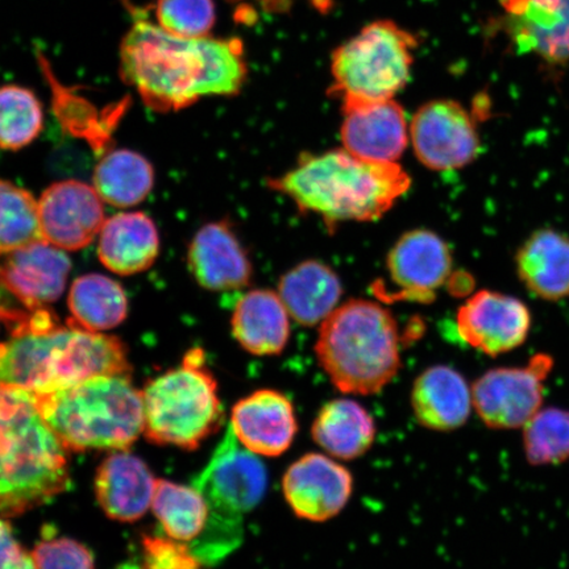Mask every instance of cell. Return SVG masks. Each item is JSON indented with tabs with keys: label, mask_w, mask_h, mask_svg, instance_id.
<instances>
[{
	"label": "cell",
	"mask_w": 569,
	"mask_h": 569,
	"mask_svg": "<svg viewBox=\"0 0 569 569\" xmlns=\"http://www.w3.org/2000/svg\"><path fill=\"white\" fill-rule=\"evenodd\" d=\"M34 569H96L92 553L69 538H47L32 552Z\"/></svg>",
	"instance_id": "35"
},
{
	"label": "cell",
	"mask_w": 569,
	"mask_h": 569,
	"mask_svg": "<svg viewBox=\"0 0 569 569\" xmlns=\"http://www.w3.org/2000/svg\"><path fill=\"white\" fill-rule=\"evenodd\" d=\"M410 183L397 162L367 161L346 149H333L303 154L296 168L270 180L269 188L333 229L345 222L380 219L408 193Z\"/></svg>",
	"instance_id": "3"
},
{
	"label": "cell",
	"mask_w": 569,
	"mask_h": 569,
	"mask_svg": "<svg viewBox=\"0 0 569 569\" xmlns=\"http://www.w3.org/2000/svg\"><path fill=\"white\" fill-rule=\"evenodd\" d=\"M410 138L418 160L440 172L469 166L481 149L473 117L450 99L423 104L412 118Z\"/></svg>",
	"instance_id": "11"
},
{
	"label": "cell",
	"mask_w": 569,
	"mask_h": 569,
	"mask_svg": "<svg viewBox=\"0 0 569 569\" xmlns=\"http://www.w3.org/2000/svg\"><path fill=\"white\" fill-rule=\"evenodd\" d=\"M154 173L151 163L141 154L118 149L98 162L94 189L103 202L116 208H132L151 193Z\"/></svg>",
	"instance_id": "28"
},
{
	"label": "cell",
	"mask_w": 569,
	"mask_h": 569,
	"mask_svg": "<svg viewBox=\"0 0 569 569\" xmlns=\"http://www.w3.org/2000/svg\"><path fill=\"white\" fill-rule=\"evenodd\" d=\"M158 487L151 469L130 452L112 453L99 466L96 479L97 500L107 517L122 522L144 516Z\"/></svg>",
	"instance_id": "20"
},
{
	"label": "cell",
	"mask_w": 569,
	"mask_h": 569,
	"mask_svg": "<svg viewBox=\"0 0 569 569\" xmlns=\"http://www.w3.org/2000/svg\"><path fill=\"white\" fill-rule=\"evenodd\" d=\"M69 488L67 448L42 418L36 395L0 387V515H24Z\"/></svg>",
	"instance_id": "4"
},
{
	"label": "cell",
	"mask_w": 569,
	"mask_h": 569,
	"mask_svg": "<svg viewBox=\"0 0 569 569\" xmlns=\"http://www.w3.org/2000/svg\"><path fill=\"white\" fill-rule=\"evenodd\" d=\"M158 24L181 38H203L216 24L212 0H159L156 7Z\"/></svg>",
	"instance_id": "34"
},
{
	"label": "cell",
	"mask_w": 569,
	"mask_h": 569,
	"mask_svg": "<svg viewBox=\"0 0 569 569\" xmlns=\"http://www.w3.org/2000/svg\"><path fill=\"white\" fill-rule=\"evenodd\" d=\"M416 47L393 21L368 24L332 54L330 91L343 107L390 101L409 82Z\"/></svg>",
	"instance_id": "9"
},
{
	"label": "cell",
	"mask_w": 569,
	"mask_h": 569,
	"mask_svg": "<svg viewBox=\"0 0 569 569\" xmlns=\"http://www.w3.org/2000/svg\"><path fill=\"white\" fill-rule=\"evenodd\" d=\"M0 343V387L51 393L102 375H130L122 341L69 322L60 326L44 309L18 318Z\"/></svg>",
	"instance_id": "2"
},
{
	"label": "cell",
	"mask_w": 569,
	"mask_h": 569,
	"mask_svg": "<svg viewBox=\"0 0 569 569\" xmlns=\"http://www.w3.org/2000/svg\"><path fill=\"white\" fill-rule=\"evenodd\" d=\"M24 551L12 536L11 526L0 519V569L18 559Z\"/></svg>",
	"instance_id": "38"
},
{
	"label": "cell",
	"mask_w": 569,
	"mask_h": 569,
	"mask_svg": "<svg viewBox=\"0 0 569 569\" xmlns=\"http://www.w3.org/2000/svg\"><path fill=\"white\" fill-rule=\"evenodd\" d=\"M38 206L42 240L66 252L89 247L107 220L103 199L81 181L51 184Z\"/></svg>",
	"instance_id": "13"
},
{
	"label": "cell",
	"mask_w": 569,
	"mask_h": 569,
	"mask_svg": "<svg viewBox=\"0 0 569 569\" xmlns=\"http://www.w3.org/2000/svg\"><path fill=\"white\" fill-rule=\"evenodd\" d=\"M152 509L167 537L188 545L202 536L210 517L209 503L196 487L167 480L158 481Z\"/></svg>",
	"instance_id": "29"
},
{
	"label": "cell",
	"mask_w": 569,
	"mask_h": 569,
	"mask_svg": "<svg viewBox=\"0 0 569 569\" xmlns=\"http://www.w3.org/2000/svg\"><path fill=\"white\" fill-rule=\"evenodd\" d=\"M522 431L523 452L530 466H558L569 460V410L542 408Z\"/></svg>",
	"instance_id": "31"
},
{
	"label": "cell",
	"mask_w": 569,
	"mask_h": 569,
	"mask_svg": "<svg viewBox=\"0 0 569 569\" xmlns=\"http://www.w3.org/2000/svg\"><path fill=\"white\" fill-rule=\"evenodd\" d=\"M188 258L191 274L206 289L238 290L251 282V260L223 222L203 226L191 240Z\"/></svg>",
	"instance_id": "19"
},
{
	"label": "cell",
	"mask_w": 569,
	"mask_h": 569,
	"mask_svg": "<svg viewBox=\"0 0 569 569\" xmlns=\"http://www.w3.org/2000/svg\"><path fill=\"white\" fill-rule=\"evenodd\" d=\"M0 317H2V312H0Z\"/></svg>",
	"instance_id": "41"
},
{
	"label": "cell",
	"mask_w": 569,
	"mask_h": 569,
	"mask_svg": "<svg viewBox=\"0 0 569 569\" xmlns=\"http://www.w3.org/2000/svg\"><path fill=\"white\" fill-rule=\"evenodd\" d=\"M230 427L241 446L267 458L288 451L298 432L293 402L273 389L241 398L232 408Z\"/></svg>",
	"instance_id": "17"
},
{
	"label": "cell",
	"mask_w": 569,
	"mask_h": 569,
	"mask_svg": "<svg viewBox=\"0 0 569 569\" xmlns=\"http://www.w3.org/2000/svg\"><path fill=\"white\" fill-rule=\"evenodd\" d=\"M68 305L70 322L91 332L111 330L123 323L128 315L126 291L102 274L78 277L71 284Z\"/></svg>",
	"instance_id": "27"
},
{
	"label": "cell",
	"mask_w": 569,
	"mask_h": 569,
	"mask_svg": "<svg viewBox=\"0 0 569 569\" xmlns=\"http://www.w3.org/2000/svg\"><path fill=\"white\" fill-rule=\"evenodd\" d=\"M531 326L528 305L493 290L469 297L457 316L460 338L490 358L518 350L529 339Z\"/></svg>",
	"instance_id": "12"
},
{
	"label": "cell",
	"mask_w": 569,
	"mask_h": 569,
	"mask_svg": "<svg viewBox=\"0 0 569 569\" xmlns=\"http://www.w3.org/2000/svg\"><path fill=\"white\" fill-rule=\"evenodd\" d=\"M289 312L279 296L270 290H252L234 306L233 338L256 356L280 355L290 338Z\"/></svg>",
	"instance_id": "24"
},
{
	"label": "cell",
	"mask_w": 569,
	"mask_h": 569,
	"mask_svg": "<svg viewBox=\"0 0 569 569\" xmlns=\"http://www.w3.org/2000/svg\"><path fill=\"white\" fill-rule=\"evenodd\" d=\"M352 475L339 462L320 453H306L288 468L282 492L297 517L325 522L338 516L350 501Z\"/></svg>",
	"instance_id": "15"
},
{
	"label": "cell",
	"mask_w": 569,
	"mask_h": 569,
	"mask_svg": "<svg viewBox=\"0 0 569 569\" xmlns=\"http://www.w3.org/2000/svg\"><path fill=\"white\" fill-rule=\"evenodd\" d=\"M311 436L331 457L341 460L358 459L375 442V419L359 402L338 398L319 410L311 427Z\"/></svg>",
	"instance_id": "26"
},
{
	"label": "cell",
	"mask_w": 569,
	"mask_h": 569,
	"mask_svg": "<svg viewBox=\"0 0 569 569\" xmlns=\"http://www.w3.org/2000/svg\"><path fill=\"white\" fill-rule=\"evenodd\" d=\"M343 293L339 277L319 261H305L289 270L279 284V296L289 316L302 326L322 325Z\"/></svg>",
	"instance_id": "25"
},
{
	"label": "cell",
	"mask_w": 569,
	"mask_h": 569,
	"mask_svg": "<svg viewBox=\"0 0 569 569\" xmlns=\"http://www.w3.org/2000/svg\"><path fill=\"white\" fill-rule=\"evenodd\" d=\"M4 569H34L33 560L24 552L16 560L10 561Z\"/></svg>",
	"instance_id": "40"
},
{
	"label": "cell",
	"mask_w": 569,
	"mask_h": 569,
	"mask_svg": "<svg viewBox=\"0 0 569 569\" xmlns=\"http://www.w3.org/2000/svg\"><path fill=\"white\" fill-rule=\"evenodd\" d=\"M340 137L346 151L373 162H397L408 148L407 116L400 104L386 102L343 107Z\"/></svg>",
	"instance_id": "18"
},
{
	"label": "cell",
	"mask_w": 569,
	"mask_h": 569,
	"mask_svg": "<svg viewBox=\"0 0 569 569\" xmlns=\"http://www.w3.org/2000/svg\"><path fill=\"white\" fill-rule=\"evenodd\" d=\"M447 282L451 293L455 296H467L471 293L475 284L472 277L462 272L451 274Z\"/></svg>",
	"instance_id": "39"
},
{
	"label": "cell",
	"mask_w": 569,
	"mask_h": 569,
	"mask_svg": "<svg viewBox=\"0 0 569 569\" xmlns=\"http://www.w3.org/2000/svg\"><path fill=\"white\" fill-rule=\"evenodd\" d=\"M67 451L126 450L144 432V401L128 375H102L36 395Z\"/></svg>",
	"instance_id": "5"
},
{
	"label": "cell",
	"mask_w": 569,
	"mask_h": 569,
	"mask_svg": "<svg viewBox=\"0 0 569 569\" xmlns=\"http://www.w3.org/2000/svg\"><path fill=\"white\" fill-rule=\"evenodd\" d=\"M517 39L551 62L569 60V0L547 16L517 20Z\"/></svg>",
	"instance_id": "33"
},
{
	"label": "cell",
	"mask_w": 569,
	"mask_h": 569,
	"mask_svg": "<svg viewBox=\"0 0 569 569\" xmlns=\"http://www.w3.org/2000/svg\"><path fill=\"white\" fill-rule=\"evenodd\" d=\"M387 264L395 287L388 300L430 303L452 274L450 248L426 230L405 233L391 248Z\"/></svg>",
	"instance_id": "14"
},
{
	"label": "cell",
	"mask_w": 569,
	"mask_h": 569,
	"mask_svg": "<svg viewBox=\"0 0 569 569\" xmlns=\"http://www.w3.org/2000/svg\"><path fill=\"white\" fill-rule=\"evenodd\" d=\"M124 80L158 111H177L203 97L234 96L247 66L240 42L181 38L152 21L138 20L120 47Z\"/></svg>",
	"instance_id": "1"
},
{
	"label": "cell",
	"mask_w": 569,
	"mask_h": 569,
	"mask_svg": "<svg viewBox=\"0 0 569 569\" xmlns=\"http://www.w3.org/2000/svg\"><path fill=\"white\" fill-rule=\"evenodd\" d=\"M553 367L552 356L537 353L528 365L495 368L480 376L472 398L483 425L493 430L523 429L543 408L545 383Z\"/></svg>",
	"instance_id": "10"
},
{
	"label": "cell",
	"mask_w": 569,
	"mask_h": 569,
	"mask_svg": "<svg viewBox=\"0 0 569 569\" xmlns=\"http://www.w3.org/2000/svg\"><path fill=\"white\" fill-rule=\"evenodd\" d=\"M316 352L333 386L347 395L379 393L401 368L396 319L366 300L340 306L320 325Z\"/></svg>",
	"instance_id": "6"
},
{
	"label": "cell",
	"mask_w": 569,
	"mask_h": 569,
	"mask_svg": "<svg viewBox=\"0 0 569 569\" xmlns=\"http://www.w3.org/2000/svg\"><path fill=\"white\" fill-rule=\"evenodd\" d=\"M144 433L156 445L194 451L223 423L216 377L196 348L182 365L149 381L141 391Z\"/></svg>",
	"instance_id": "8"
},
{
	"label": "cell",
	"mask_w": 569,
	"mask_h": 569,
	"mask_svg": "<svg viewBox=\"0 0 569 569\" xmlns=\"http://www.w3.org/2000/svg\"><path fill=\"white\" fill-rule=\"evenodd\" d=\"M193 487L208 501L210 517L202 536L189 546L202 565H216L241 545L244 516L267 492V468L239 443L229 426Z\"/></svg>",
	"instance_id": "7"
},
{
	"label": "cell",
	"mask_w": 569,
	"mask_h": 569,
	"mask_svg": "<svg viewBox=\"0 0 569 569\" xmlns=\"http://www.w3.org/2000/svg\"><path fill=\"white\" fill-rule=\"evenodd\" d=\"M44 113L31 90L9 84L0 88V148L17 151L39 137Z\"/></svg>",
	"instance_id": "32"
},
{
	"label": "cell",
	"mask_w": 569,
	"mask_h": 569,
	"mask_svg": "<svg viewBox=\"0 0 569 569\" xmlns=\"http://www.w3.org/2000/svg\"><path fill=\"white\" fill-rule=\"evenodd\" d=\"M40 240L38 199L16 183L0 180V258Z\"/></svg>",
	"instance_id": "30"
},
{
	"label": "cell",
	"mask_w": 569,
	"mask_h": 569,
	"mask_svg": "<svg viewBox=\"0 0 569 569\" xmlns=\"http://www.w3.org/2000/svg\"><path fill=\"white\" fill-rule=\"evenodd\" d=\"M503 10L516 20L547 16L558 10L561 0H501Z\"/></svg>",
	"instance_id": "37"
},
{
	"label": "cell",
	"mask_w": 569,
	"mask_h": 569,
	"mask_svg": "<svg viewBox=\"0 0 569 569\" xmlns=\"http://www.w3.org/2000/svg\"><path fill=\"white\" fill-rule=\"evenodd\" d=\"M141 569H201L199 560L188 543L172 538L144 536L142 538Z\"/></svg>",
	"instance_id": "36"
},
{
	"label": "cell",
	"mask_w": 569,
	"mask_h": 569,
	"mask_svg": "<svg viewBox=\"0 0 569 569\" xmlns=\"http://www.w3.org/2000/svg\"><path fill=\"white\" fill-rule=\"evenodd\" d=\"M516 270L533 297L565 300L569 297V234L549 227L533 231L517 249Z\"/></svg>",
	"instance_id": "22"
},
{
	"label": "cell",
	"mask_w": 569,
	"mask_h": 569,
	"mask_svg": "<svg viewBox=\"0 0 569 569\" xmlns=\"http://www.w3.org/2000/svg\"><path fill=\"white\" fill-rule=\"evenodd\" d=\"M98 238L99 260L120 276L144 272L160 252L158 227L142 212H120L107 219Z\"/></svg>",
	"instance_id": "23"
},
{
	"label": "cell",
	"mask_w": 569,
	"mask_h": 569,
	"mask_svg": "<svg viewBox=\"0 0 569 569\" xmlns=\"http://www.w3.org/2000/svg\"><path fill=\"white\" fill-rule=\"evenodd\" d=\"M2 259L0 284L31 311L59 300L67 287L71 269L69 256L44 240Z\"/></svg>",
	"instance_id": "16"
},
{
	"label": "cell",
	"mask_w": 569,
	"mask_h": 569,
	"mask_svg": "<svg viewBox=\"0 0 569 569\" xmlns=\"http://www.w3.org/2000/svg\"><path fill=\"white\" fill-rule=\"evenodd\" d=\"M411 408L418 422L433 431H453L468 422L473 408L472 388L457 369L436 366L417 377Z\"/></svg>",
	"instance_id": "21"
}]
</instances>
